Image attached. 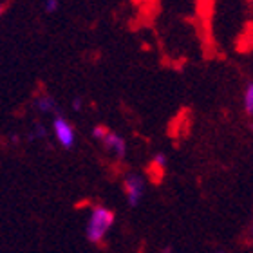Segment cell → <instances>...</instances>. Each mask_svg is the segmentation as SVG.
<instances>
[{"label": "cell", "mask_w": 253, "mask_h": 253, "mask_svg": "<svg viewBox=\"0 0 253 253\" xmlns=\"http://www.w3.org/2000/svg\"><path fill=\"white\" fill-rule=\"evenodd\" d=\"M112 224H114V211L105 208V206H94L90 210L87 228H85L87 239L94 244L101 243L112 228Z\"/></svg>", "instance_id": "cell-1"}, {"label": "cell", "mask_w": 253, "mask_h": 253, "mask_svg": "<svg viewBox=\"0 0 253 253\" xmlns=\"http://www.w3.org/2000/svg\"><path fill=\"white\" fill-rule=\"evenodd\" d=\"M53 134L56 137V141L62 148L65 150H73L76 145V130H74L73 123L69 122L67 118L63 116H54L53 120Z\"/></svg>", "instance_id": "cell-2"}, {"label": "cell", "mask_w": 253, "mask_h": 253, "mask_svg": "<svg viewBox=\"0 0 253 253\" xmlns=\"http://www.w3.org/2000/svg\"><path fill=\"white\" fill-rule=\"evenodd\" d=\"M145 179L139 174H128L123 181V190H125L126 201L130 206H137L145 195Z\"/></svg>", "instance_id": "cell-3"}, {"label": "cell", "mask_w": 253, "mask_h": 253, "mask_svg": "<svg viewBox=\"0 0 253 253\" xmlns=\"http://www.w3.org/2000/svg\"><path fill=\"white\" fill-rule=\"evenodd\" d=\"M101 143H103V147H105V150H109V152L114 154V158L116 159H123L126 154V141L123 139V136H120V134H116V132H107L105 137L101 139Z\"/></svg>", "instance_id": "cell-4"}, {"label": "cell", "mask_w": 253, "mask_h": 253, "mask_svg": "<svg viewBox=\"0 0 253 253\" xmlns=\"http://www.w3.org/2000/svg\"><path fill=\"white\" fill-rule=\"evenodd\" d=\"M37 109L42 114H56L58 112V107H56V101L51 98V96H40L37 101H35Z\"/></svg>", "instance_id": "cell-5"}, {"label": "cell", "mask_w": 253, "mask_h": 253, "mask_svg": "<svg viewBox=\"0 0 253 253\" xmlns=\"http://www.w3.org/2000/svg\"><path fill=\"white\" fill-rule=\"evenodd\" d=\"M243 107L246 116H252L253 114V84L248 82L246 89H244V96H243Z\"/></svg>", "instance_id": "cell-6"}, {"label": "cell", "mask_w": 253, "mask_h": 253, "mask_svg": "<svg viewBox=\"0 0 253 253\" xmlns=\"http://www.w3.org/2000/svg\"><path fill=\"white\" fill-rule=\"evenodd\" d=\"M152 165H154V167H156L158 170H161V172H163L165 167H167V156H165V154H161V152L156 154V158H154Z\"/></svg>", "instance_id": "cell-7"}, {"label": "cell", "mask_w": 253, "mask_h": 253, "mask_svg": "<svg viewBox=\"0 0 253 253\" xmlns=\"http://www.w3.org/2000/svg\"><path fill=\"white\" fill-rule=\"evenodd\" d=\"M107 132H109V128H107V126H103V125H96V126H94V130H92V137H94V139H98V141H101V139L105 137Z\"/></svg>", "instance_id": "cell-8"}, {"label": "cell", "mask_w": 253, "mask_h": 253, "mask_svg": "<svg viewBox=\"0 0 253 253\" xmlns=\"http://www.w3.org/2000/svg\"><path fill=\"white\" fill-rule=\"evenodd\" d=\"M60 7L58 0H45V4H43V9H45V13H56Z\"/></svg>", "instance_id": "cell-9"}, {"label": "cell", "mask_w": 253, "mask_h": 253, "mask_svg": "<svg viewBox=\"0 0 253 253\" xmlns=\"http://www.w3.org/2000/svg\"><path fill=\"white\" fill-rule=\"evenodd\" d=\"M45 134H47V130H45V128H43L42 125H38V126H37V130H35V134H33V137L43 139V137H45Z\"/></svg>", "instance_id": "cell-10"}, {"label": "cell", "mask_w": 253, "mask_h": 253, "mask_svg": "<svg viewBox=\"0 0 253 253\" xmlns=\"http://www.w3.org/2000/svg\"><path fill=\"white\" fill-rule=\"evenodd\" d=\"M82 107H84L82 100H80V98H76V100L73 101V109H74V111H82Z\"/></svg>", "instance_id": "cell-11"}, {"label": "cell", "mask_w": 253, "mask_h": 253, "mask_svg": "<svg viewBox=\"0 0 253 253\" xmlns=\"http://www.w3.org/2000/svg\"><path fill=\"white\" fill-rule=\"evenodd\" d=\"M2 13H4V5L0 4V16H2Z\"/></svg>", "instance_id": "cell-12"}, {"label": "cell", "mask_w": 253, "mask_h": 253, "mask_svg": "<svg viewBox=\"0 0 253 253\" xmlns=\"http://www.w3.org/2000/svg\"><path fill=\"white\" fill-rule=\"evenodd\" d=\"M217 253H224V252H217Z\"/></svg>", "instance_id": "cell-13"}]
</instances>
